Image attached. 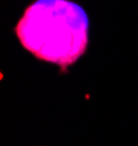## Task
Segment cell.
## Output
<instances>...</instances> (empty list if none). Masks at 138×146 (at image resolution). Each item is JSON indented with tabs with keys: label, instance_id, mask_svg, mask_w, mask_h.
Masks as SVG:
<instances>
[{
	"label": "cell",
	"instance_id": "cell-1",
	"mask_svg": "<svg viewBox=\"0 0 138 146\" xmlns=\"http://www.w3.org/2000/svg\"><path fill=\"white\" fill-rule=\"evenodd\" d=\"M22 46L36 58L67 67L80 58L89 42V19L70 0H38L16 26Z\"/></svg>",
	"mask_w": 138,
	"mask_h": 146
}]
</instances>
